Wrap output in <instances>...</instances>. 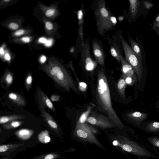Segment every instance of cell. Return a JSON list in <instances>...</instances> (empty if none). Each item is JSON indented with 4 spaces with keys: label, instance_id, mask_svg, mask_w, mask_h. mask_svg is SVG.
Here are the masks:
<instances>
[{
    "label": "cell",
    "instance_id": "26",
    "mask_svg": "<svg viewBox=\"0 0 159 159\" xmlns=\"http://www.w3.org/2000/svg\"><path fill=\"white\" fill-rule=\"evenodd\" d=\"M122 77L124 78L126 84L129 85H132L137 81V79L135 75L122 76Z\"/></svg>",
    "mask_w": 159,
    "mask_h": 159
},
{
    "label": "cell",
    "instance_id": "42",
    "mask_svg": "<svg viewBox=\"0 0 159 159\" xmlns=\"http://www.w3.org/2000/svg\"><path fill=\"white\" fill-rule=\"evenodd\" d=\"M80 87H82V88H84V89H85L86 88L87 85L86 84L84 83L81 82L80 84Z\"/></svg>",
    "mask_w": 159,
    "mask_h": 159
},
{
    "label": "cell",
    "instance_id": "34",
    "mask_svg": "<svg viewBox=\"0 0 159 159\" xmlns=\"http://www.w3.org/2000/svg\"><path fill=\"white\" fill-rule=\"evenodd\" d=\"M25 33V31L23 30H20L16 31L15 34L16 36H19Z\"/></svg>",
    "mask_w": 159,
    "mask_h": 159
},
{
    "label": "cell",
    "instance_id": "20",
    "mask_svg": "<svg viewBox=\"0 0 159 159\" xmlns=\"http://www.w3.org/2000/svg\"><path fill=\"white\" fill-rule=\"evenodd\" d=\"M126 85L124 78H122L119 80L117 85L119 94L120 97L124 99L125 98V89Z\"/></svg>",
    "mask_w": 159,
    "mask_h": 159
},
{
    "label": "cell",
    "instance_id": "18",
    "mask_svg": "<svg viewBox=\"0 0 159 159\" xmlns=\"http://www.w3.org/2000/svg\"><path fill=\"white\" fill-rule=\"evenodd\" d=\"M144 130L149 133H159V122H153L148 123L144 128Z\"/></svg>",
    "mask_w": 159,
    "mask_h": 159
},
{
    "label": "cell",
    "instance_id": "3",
    "mask_svg": "<svg viewBox=\"0 0 159 159\" xmlns=\"http://www.w3.org/2000/svg\"><path fill=\"white\" fill-rule=\"evenodd\" d=\"M119 146L125 151L131 153L139 159H159V157L139 143L126 137L119 138Z\"/></svg>",
    "mask_w": 159,
    "mask_h": 159
},
{
    "label": "cell",
    "instance_id": "17",
    "mask_svg": "<svg viewBox=\"0 0 159 159\" xmlns=\"http://www.w3.org/2000/svg\"><path fill=\"white\" fill-rule=\"evenodd\" d=\"M9 98L16 104L24 106L26 104V102L23 97L19 94L15 93H10L8 95Z\"/></svg>",
    "mask_w": 159,
    "mask_h": 159
},
{
    "label": "cell",
    "instance_id": "23",
    "mask_svg": "<svg viewBox=\"0 0 159 159\" xmlns=\"http://www.w3.org/2000/svg\"><path fill=\"white\" fill-rule=\"evenodd\" d=\"M24 122L20 120H15L4 124L3 125V127L7 129L16 128L20 126Z\"/></svg>",
    "mask_w": 159,
    "mask_h": 159
},
{
    "label": "cell",
    "instance_id": "22",
    "mask_svg": "<svg viewBox=\"0 0 159 159\" xmlns=\"http://www.w3.org/2000/svg\"><path fill=\"white\" fill-rule=\"evenodd\" d=\"M13 80L12 74L8 72L5 74L2 79V81L4 83L7 87H9L12 84Z\"/></svg>",
    "mask_w": 159,
    "mask_h": 159
},
{
    "label": "cell",
    "instance_id": "2",
    "mask_svg": "<svg viewBox=\"0 0 159 159\" xmlns=\"http://www.w3.org/2000/svg\"><path fill=\"white\" fill-rule=\"evenodd\" d=\"M46 72L55 83L66 91L70 92L72 90L79 93L75 82L69 73L61 66L57 65L52 66Z\"/></svg>",
    "mask_w": 159,
    "mask_h": 159
},
{
    "label": "cell",
    "instance_id": "13",
    "mask_svg": "<svg viewBox=\"0 0 159 159\" xmlns=\"http://www.w3.org/2000/svg\"><path fill=\"white\" fill-rule=\"evenodd\" d=\"M42 116L47 124L52 129L57 130L58 125L54 118L45 110H41Z\"/></svg>",
    "mask_w": 159,
    "mask_h": 159
},
{
    "label": "cell",
    "instance_id": "8",
    "mask_svg": "<svg viewBox=\"0 0 159 159\" xmlns=\"http://www.w3.org/2000/svg\"><path fill=\"white\" fill-rule=\"evenodd\" d=\"M37 97L41 110H45L47 107L54 112H56L55 108L48 96L38 86L37 90Z\"/></svg>",
    "mask_w": 159,
    "mask_h": 159
},
{
    "label": "cell",
    "instance_id": "28",
    "mask_svg": "<svg viewBox=\"0 0 159 159\" xmlns=\"http://www.w3.org/2000/svg\"><path fill=\"white\" fill-rule=\"evenodd\" d=\"M33 78L31 75L29 74L26 77L25 81V87L27 91L30 89L32 84Z\"/></svg>",
    "mask_w": 159,
    "mask_h": 159
},
{
    "label": "cell",
    "instance_id": "6",
    "mask_svg": "<svg viewBox=\"0 0 159 159\" xmlns=\"http://www.w3.org/2000/svg\"><path fill=\"white\" fill-rule=\"evenodd\" d=\"M93 130L91 126L85 123H80L77 122L76 123L75 131L78 137L84 141L100 145V143L93 134Z\"/></svg>",
    "mask_w": 159,
    "mask_h": 159
},
{
    "label": "cell",
    "instance_id": "31",
    "mask_svg": "<svg viewBox=\"0 0 159 159\" xmlns=\"http://www.w3.org/2000/svg\"><path fill=\"white\" fill-rule=\"evenodd\" d=\"M9 148V146L8 145H2L0 146V152H4L6 151Z\"/></svg>",
    "mask_w": 159,
    "mask_h": 159
},
{
    "label": "cell",
    "instance_id": "5",
    "mask_svg": "<svg viewBox=\"0 0 159 159\" xmlns=\"http://www.w3.org/2000/svg\"><path fill=\"white\" fill-rule=\"evenodd\" d=\"M124 51L126 60L131 65L136 73L139 82L143 77V62L132 50L122 36H120Z\"/></svg>",
    "mask_w": 159,
    "mask_h": 159
},
{
    "label": "cell",
    "instance_id": "29",
    "mask_svg": "<svg viewBox=\"0 0 159 159\" xmlns=\"http://www.w3.org/2000/svg\"><path fill=\"white\" fill-rule=\"evenodd\" d=\"M55 10L53 9H51L47 10L46 13V15L48 17H50L53 15L55 13Z\"/></svg>",
    "mask_w": 159,
    "mask_h": 159
},
{
    "label": "cell",
    "instance_id": "12",
    "mask_svg": "<svg viewBox=\"0 0 159 159\" xmlns=\"http://www.w3.org/2000/svg\"><path fill=\"white\" fill-rule=\"evenodd\" d=\"M83 7V5L81 6L80 9L77 12V16L78 20V33L79 35L81 41V45L83 47L85 45L83 33V23H84V12Z\"/></svg>",
    "mask_w": 159,
    "mask_h": 159
},
{
    "label": "cell",
    "instance_id": "40",
    "mask_svg": "<svg viewBox=\"0 0 159 159\" xmlns=\"http://www.w3.org/2000/svg\"><path fill=\"white\" fill-rule=\"evenodd\" d=\"M47 135L45 137L44 141L45 143L49 142L50 140V137L49 136H47Z\"/></svg>",
    "mask_w": 159,
    "mask_h": 159
},
{
    "label": "cell",
    "instance_id": "37",
    "mask_svg": "<svg viewBox=\"0 0 159 159\" xmlns=\"http://www.w3.org/2000/svg\"><path fill=\"white\" fill-rule=\"evenodd\" d=\"M54 157V155L52 154H49L45 157L44 159H53Z\"/></svg>",
    "mask_w": 159,
    "mask_h": 159
},
{
    "label": "cell",
    "instance_id": "9",
    "mask_svg": "<svg viewBox=\"0 0 159 159\" xmlns=\"http://www.w3.org/2000/svg\"><path fill=\"white\" fill-rule=\"evenodd\" d=\"M92 46L96 60L99 65L103 66L105 63L104 55L100 45L98 42L94 41L93 43Z\"/></svg>",
    "mask_w": 159,
    "mask_h": 159
},
{
    "label": "cell",
    "instance_id": "36",
    "mask_svg": "<svg viewBox=\"0 0 159 159\" xmlns=\"http://www.w3.org/2000/svg\"><path fill=\"white\" fill-rule=\"evenodd\" d=\"M21 40L24 43H27L30 41V38L29 37H24L21 39Z\"/></svg>",
    "mask_w": 159,
    "mask_h": 159
},
{
    "label": "cell",
    "instance_id": "24",
    "mask_svg": "<svg viewBox=\"0 0 159 159\" xmlns=\"http://www.w3.org/2000/svg\"><path fill=\"white\" fill-rule=\"evenodd\" d=\"M33 133V131L32 130L27 129H22L17 131L16 133L21 138H27L29 137Z\"/></svg>",
    "mask_w": 159,
    "mask_h": 159
},
{
    "label": "cell",
    "instance_id": "43",
    "mask_svg": "<svg viewBox=\"0 0 159 159\" xmlns=\"http://www.w3.org/2000/svg\"><path fill=\"white\" fill-rule=\"evenodd\" d=\"M0 53L1 55H3L4 53V51L2 47H1L0 48Z\"/></svg>",
    "mask_w": 159,
    "mask_h": 159
},
{
    "label": "cell",
    "instance_id": "39",
    "mask_svg": "<svg viewBox=\"0 0 159 159\" xmlns=\"http://www.w3.org/2000/svg\"><path fill=\"white\" fill-rule=\"evenodd\" d=\"M46 60V58L44 56H42L40 58V61L41 63H44Z\"/></svg>",
    "mask_w": 159,
    "mask_h": 159
},
{
    "label": "cell",
    "instance_id": "25",
    "mask_svg": "<svg viewBox=\"0 0 159 159\" xmlns=\"http://www.w3.org/2000/svg\"><path fill=\"white\" fill-rule=\"evenodd\" d=\"M147 141L153 147L159 149V137L157 136L148 137L146 138Z\"/></svg>",
    "mask_w": 159,
    "mask_h": 159
},
{
    "label": "cell",
    "instance_id": "15",
    "mask_svg": "<svg viewBox=\"0 0 159 159\" xmlns=\"http://www.w3.org/2000/svg\"><path fill=\"white\" fill-rule=\"evenodd\" d=\"M129 11L132 18L134 19L138 12L141 2L138 0H129Z\"/></svg>",
    "mask_w": 159,
    "mask_h": 159
},
{
    "label": "cell",
    "instance_id": "19",
    "mask_svg": "<svg viewBox=\"0 0 159 159\" xmlns=\"http://www.w3.org/2000/svg\"><path fill=\"white\" fill-rule=\"evenodd\" d=\"M110 52L112 56L118 62H121V57L122 55L120 53L118 46L116 43H114L111 46Z\"/></svg>",
    "mask_w": 159,
    "mask_h": 159
},
{
    "label": "cell",
    "instance_id": "10",
    "mask_svg": "<svg viewBox=\"0 0 159 159\" xmlns=\"http://www.w3.org/2000/svg\"><path fill=\"white\" fill-rule=\"evenodd\" d=\"M128 39L132 50L137 55L141 61L143 62V58H144V51L142 44H140L139 42H137L133 39L128 35Z\"/></svg>",
    "mask_w": 159,
    "mask_h": 159
},
{
    "label": "cell",
    "instance_id": "16",
    "mask_svg": "<svg viewBox=\"0 0 159 159\" xmlns=\"http://www.w3.org/2000/svg\"><path fill=\"white\" fill-rule=\"evenodd\" d=\"M25 118L23 115L18 114L2 116L0 118V124H5L13 121L24 119Z\"/></svg>",
    "mask_w": 159,
    "mask_h": 159
},
{
    "label": "cell",
    "instance_id": "38",
    "mask_svg": "<svg viewBox=\"0 0 159 159\" xmlns=\"http://www.w3.org/2000/svg\"><path fill=\"white\" fill-rule=\"evenodd\" d=\"M47 40L44 38L41 37L40 38L39 40V41L41 43H43L45 44L47 42Z\"/></svg>",
    "mask_w": 159,
    "mask_h": 159
},
{
    "label": "cell",
    "instance_id": "7",
    "mask_svg": "<svg viewBox=\"0 0 159 159\" xmlns=\"http://www.w3.org/2000/svg\"><path fill=\"white\" fill-rule=\"evenodd\" d=\"M86 122L102 128H111L115 126L107 116L92 111L87 119Z\"/></svg>",
    "mask_w": 159,
    "mask_h": 159
},
{
    "label": "cell",
    "instance_id": "41",
    "mask_svg": "<svg viewBox=\"0 0 159 159\" xmlns=\"http://www.w3.org/2000/svg\"><path fill=\"white\" fill-rule=\"evenodd\" d=\"M5 60L7 61H9L11 59L10 56L8 53H6L5 56Z\"/></svg>",
    "mask_w": 159,
    "mask_h": 159
},
{
    "label": "cell",
    "instance_id": "1",
    "mask_svg": "<svg viewBox=\"0 0 159 159\" xmlns=\"http://www.w3.org/2000/svg\"><path fill=\"white\" fill-rule=\"evenodd\" d=\"M96 100L98 109L105 113L115 126L119 128L124 127L123 123L112 106L107 78L102 69L97 72Z\"/></svg>",
    "mask_w": 159,
    "mask_h": 159
},
{
    "label": "cell",
    "instance_id": "33",
    "mask_svg": "<svg viewBox=\"0 0 159 159\" xmlns=\"http://www.w3.org/2000/svg\"><path fill=\"white\" fill-rule=\"evenodd\" d=\"M45 26L48 30H51L53 28L52 24L50 22H47L45 24Z\"/></svg>",
    "mask_w": 159,
    "mask_h": 159
},
{
    "label": "cell",
    "instance_id": "30",
    "mask_svg": "<svg viewBox=\"0 0 159 159\" xmlns=\"http://www.w3.org/2000/svg\"><path fill=\"white\" fill-rule=\"evenodd\" d=\"M60 99V96L57 95L53 94L51 97V100L53 102L58 101Z\"/></svg>",
    "mask_w": 159,
    "mask_h": 159
},
{
    "label": "cell",
    "instance_id": "11",
    "mask_svg": "<svg viewBox=\"0 0 159 159\" xmlns=\"http://www.w3.org/2000/svg\"><path fill=\"white\" fill-rule=\"evenodd\" d=\"M127 116L130 120L134 122L137 125H139L147 118L148 115L146 113L136 111L129 113Z\"/></svg>",
    "mask_w": 159,
    "mask_h": 159
},
{
    "label": "cell",
    "instance_id": "44",
    "mask_svg": "<svg viewBox=\"0 0 159 159\" xmlns=\"http://www.w3.org/2000/svg\"><path fill=\"white\" fill-rule=\"evenodd\" d=\"M10 0H4V1H6V2H8V1H9Z\"/></svg>",
    "mask_w": 159,
    "mask_h": 159
},
{
    "label": "cell",
    "instance_id": "21",
    "mask_svg": "<svg viewBox=\"0 0 159 159\" xmlns=\"http://www.w3.org/2000/svg\"><path fill=\"white\" fill-rule=\"evenodd\" d=\"M92 107L89 106L86 111L84 112L81 115L77 122L80 123H84L86 122L87 119L91 112Z\"/></svg>",
    "mask_w": 159,
    "mask_h": 159
},
{
    "label": "cell",
    "instance_id": "14",
    "mask_svg": "<svg viewBox=\"0 0 159 159\" xmlns=\"http://www.w3.org/2000/svg\"><path fill=\"white\" fill-rule=\"evenodd\" d=\"M121 63L122 66V76L135 75L134 71L131 65L122 56H121Z\"/></svg>",
    "mask_w": 159,
    "mask_h": 159
},
{
    "label": "cell",
    "instance_id": "32",
    "mask_svg": "<svg viewBox=\"0 0 159 159\" xmlns=\"http://www.w3.org/2000/svg\"><path fill=\"white\" fill-rule=\"evenodd\" d=\"M9 27L11 29L15 30L18 28L19 26L16 23H11L9 25Z\"/></svg>",
    "mask_w": 159,
    "mask_h": 159
},
{
    "label": "cell",
    "instance_id": "27",
    "mask_svg": "<svg viewBox=\"0 0 159 159\" xmlns=\"http://www.w3.org/2000/svg\"><path fill=\"white\" fill-rule=\"evenodd\" d=\"M151 30H154L157 35H159V13L157 15L153 22Z\"/></svg>",
    "mask_w": 159,
    "mask_h": 159
},
{
    "label": "cell",
    "instance_id": "4",
    "mask_svg": "<svg viewBox=\"0 0 159 159\" xmlns=\"http://www.w3.org/2000/svg\"><path fill=\"white\" fill-rule=\"evenodd\" d=\"M95 15L98 32L100 35L103 36L114 25L111 20L112 16L106 8L104 0H100L98 2Z\"/></svg>",
    "mask_w": 159,
    "mask_h": 159
},
{
    "label": "cell",
    "instance_id": "35",
    "mask_svg": "<svg viewBox=\"0 0 159 159\" xmlns=\"http://www.w3.org/2000/svg\"><path fill=\"white\" fill-rule=\"evenodd\" d=\"M52 39H49L47 40V42L45 44L46 46L49 47L52 45Z\"/></svg>",
    "mask_w": 159,
    "mask_h": 159
}]
</instances>
